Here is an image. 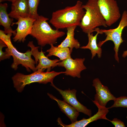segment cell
I'll list each match as a JSON object with an SVG mask.
<instances>
[{"instance_id":"6da1fadb","label":"cell","mask_w":127,"mask_h":127,"mask_svg":"<svg viewBox=\"0 0 127 127\" xmlns=\"http://www.w3.org/2000/svg\"><path fill=\"white\" fill-rule=\"evenodd\" d=\"M83 5L82 2L78 0L73 6H67L53 12L49 23L58 30L79 26L85 13Z\"/></svg>"},{"instance_id":"7a4b0ae2","label":"cell","mask_w":127,"mask_h":127,"mask_svg":"<svg viewBox=\"0 0 127 127\" xmlns=\"http://www.w3.org/2000/svg\"><path fill=\"white\" fill-rule=\"evenodd\" d=\"M49 19L39 15L33 24L30 35L36 39L38 45L43 47L47 44H54L57 39L65 34V32L52 28L47 22Z\"/></svg>"},{"instance_id":"3957f363","label":"cell","mask_w":127,"mask_h":127,"mask_svg":"<svg viewBox=\"0 0 127 127\" xmlns=\"http://www.w3.org/2000/svg\"><path fill=\"white\" fill-rule=\"evenodd\" d=\"M85 10V14L79 26L83 32L87 34L95 32L97 27H107L99 9L97 0H88L86 4L82 5Z\"/></svg>"},{"instance_id":"277c9868","label":"cell","mask_w":127,"mask_h":127,"mask_svg":"<svg viewBox=\"0 0 127 127\" xmlns=\"http://www.w3.org/2000/svg\"><path fill=\"white\" fill-rule=\"evenodd\" d=\"M64 71L56 72L54 71L44 72L37 70L29 75L17 73L12 77L14 87L17 91L21 92L27 85L34 83L46 84L48 83H53L54 79L56 76Z\"/></svg>"},{"instance_id":"5b68a950","label":"cell","mask_w":127,"mask_h":127,"mask_svg":"<svg viewBox=\"0 0 127 127\" xmlns=\"http://www.w3.org/2000/svg\"><path fill=\"white\" fill-rule=\"evenodd\" d=\"M3 41L7 46L6 49L9 54L13 57V62L11 66L12 69L17 70L18 65L20 64L28 72H30L31 70L33 72L36 71L35 62L32 58L31 50H28L24 53H22L18 51L13 45L11 39Z\"/></svg>"},{"instance_id":"8992f818","label":"cell","mask_w":127,"mask_h":127,"mask_svg":"<svg viewBox=\"0 0 127 127\" xmlns=\"http://www.w3.org/2000/svg\"><path fill=\"white\" fill-rule=\"evenodd\" d=\"M126 27H127V11L125 10L123 13L119 25L116 28L108 30H99L103 33L105 34L106 37L104 40L99 42L98 46L101 48L107 41L109 40L112 41L114 45V49L115 52V58L118 62L119 61L118 56L119 48L124 41L122 37V32L124 28Z\"/></svg>"},{"instance_id":"52a82bcc","label":"cell","mask_w":127,"mask_h":127,"mask_svg":"<svg viewBox=\"0 0 127 127\" xmlns=\"http://www.w3.org/2000/svg\"><path fill=\"white\" fill-rule=\"evenodd\" d=\"M97 3L107 26H111L119 19L121 14L116 0H97Z\"/></svg>"},{"instance_id":"ba28073f","label":"cell","mask_w":127,"mask_h":127,"mask_svg":"<svg viewBox=\"0 0 127 127\" xmlns=\"http://www.w3.org/2000/svg\"><path fill=\"white\" fill-rule=\"evenodd\" d=\"M27 46L30 48L32 56L35 59L36 71H44L47 69V71H49L51 68L58 66V63L60 61V60L56 59L51 60L49 59L45 55L42 49L41 51H39V47L36 46L32 41H29Z\"/></svg>"},{"instance_id":"9c48e42d","label":"cell","mask_w":127,"mask_h":127,"mask_svg":"<svg viewBox=\"0 0 127 127\" xmlns=\"http://www.w3.org/2000/svg\"><path fill=\"white\" fill-rule=\"evenodd\" d=\"M84 58H76L73 59L71 57L59 61L58 66L64 67L66 69L65 75L73 77H81L80 73L83 71L87 69L84 64Z\"/></svg>"},{"instance_id":"30bf717a","label":"cell","mask_w":127,"mask_h":127,"mask_svg":"<svg viewBox=\"0 0 127 127\" xmlns=\"http://www.w3.org/2000/svg\"><path fill=\"white\" fill-rule=\"evenodd\" d=\"M36 20L29 17H19L17 22H13L12 26L14 24L17 25L15 30L16 34L13 38V41L15 42H24L26 40L27 36L30 35L33 24Z\"/></svg>"},{"instance_id":"8fae6325","label":"cell","mask_w":127,"mask_h":127,"mask_svg":"<svg viewBox=\"0 0 127 127\" xmlns=\"http://www.w3.org/2000/svg\"><path fill=\"white\" fill-rule=\"evenodd\" d=\"M51 85L59 92L64 101L75 107L79 112L82 113L89 117L91 116V110L80 103L77 99L76 90L69 89L63 90L57 87L53 83L51 84Z\"/></svg>"},{"instance_id":"7c38bea8","label":"cell","mask_w":127,"mask_h":127,"mask_svg":"<svg viewBox=\"0 0 127 127\" xmlns=\"http://www.w3.org/2000/svg\"><path fill=\"white\" fill-rule=\"evenodd\" d=\"M92 85L95 88L96 93L95 95L93 103H96L100 105L106 107L110 101H114L116 98L111 93L108 87L104 85L98 78L94 79Z\"/></svg>"},{"instance_id":"4fadbf2b","label":"cell","mask_w":127,"mask_h":127,"mask_svg":"<svg viewBox=\"0 0 127 127\" xmlns=\"http://www.w3.org/2000/svg\"><path fill=\"white\" fill-rule=\"evenodd\" d=\"M8 14L11 18L17 20L19 17H29V8L28 0H16L12 3L11 10Z\"/></svg>"},{"instance_id":"5bb4252c","label":"cell","mask_w":127,"mask_h":127,"mask_svg":"<svg viewBox=\"0 0 127 127\" xmlns=\"http://www.w3.org/2000/svg\"><path fill=\"white\" fill-rule=\"evenodd\" d=\"M94 103L98 109V111L96 113L88 119L83 118L81 120H77L71 123L70 125L71 127H84L91 122L99 119L108 120V119L106 117L109 111L108 108L102 106L96 103Z\"/></svg>"},{"instance_id":"9a60e30c","label":"cell","mask_w":127,"mask_h":127,"mask_svg":"<svg viewBox=\"0 0 127 127\" xmlns=\"http://www.w3.org/2000/svg\"><path fill=\"white\" fill-rule=\"evenodd\" d=\"M47 95L52 99L57 102L61 111L68 118L71 123L77 121L79 112L75 108L64 100L58 99L52 94L48 93Z\"/></svg>"},{"instance_id":"2e32d148","label":"cell","mask_w":127,"mask_h":127,"mask_svg":"<svg viewBox=\"0 0 127 127\" xmlns=\"http://www.w3.org/2000/svg\"><path fill=\"white\" fill-rule=\"evenodd\" d=\"M8 6L7 3H0V25L4 27V31L6 34H12L14 36L16 31L13 30L11 27L13 19L11 18L8 13Z\"/></svg>"},{"instance_id":"e0dca14e","label":"cell","mask_w":127,"mask_h":127,"mask_svg":"<svg viewBox=\"0 0 127 127\" xmlns=\"http://www.w3.org/2000/svg\"><path fill=\"white\" fill-rule=\"evenodd\" d=\"M77 26L70 27L66 28L67 36L65 39L58 46L61 48H69L71 53L74 48L78 49L80 48V44L78 40L74 37L75 31Z\"/></svg>"},{"instance_id":"ac0fdd59","label":"cell","mask_w":127,"mask_h":127,"mask_svg":"<svg viewBox=\"0 0 127 127\" xmlns=\"http://www.w3.org/2000/svg\"><path fill=\"white\" fill-rule=\"evenodd\" d=\"M97 32L96 34L93 36L91 33L87 34L88 39V42L85 46L80 47L82 49H88L90 50L91 54L92 59L95 56L96 54L99 58H100L102 56V49L98 47L97 43V36L99 34H102L103 33L99 30Z\"/></svg>"},{"instance_id":"d6986e66","label":"cell","mask_w":127,"mask_h":127,"mask_svg":"<svg viewBox=\"0 0 127 127\" xmlns=\"http://www.w3.org/2000/svg\"><path fill=\"white\" fill-rule=\"evenodd\" d=\"M53 45H51L50 48L46 51L48 53L46 56L47 57L52 56H56L59 58L60 61L71 57V53L69 48L59 47L55 46Z\"/></svg>"},{"instance_id":"ffe728a7","label":"cell","mask_w":127,"mask_h":127,"mask_svg":"<svg viewBox=\"0 0 127 127\" xmlns=\"http://www.w3.org/2000/svg\"><path fill=\"white\" fill-rule=\"evenodd\" d=\"M28 1L29 8V17L36 20L39 16L37 10L40 0H28Z\"/></svg>"},{"instance_id":"44dd1931","label":"cell","mask_w":127,"mask_h":127,"mask_svg":"<svg viewBox=\"0 0 127 127\" xmlns=\"http://www.w3.org/2000/svg\"><path fill=\"white\" fill-rule=\"evenodd\" d=\"M113 104L108 109L114 107H123L127 108V97L121 96L116 98L114 100Z\"/></svg>"},{"instance_id":"7402d4cb","label":"cell","mask_w":127,"mask_h":127,"mask_svg":"<svg viewBox=\"0 0 127 127\" xmlns=\"http://www.w3.org/2000/svg\"><path fill=\"white\" fill-rule=\"evenodd\" d=\"M7 47L5 43L2 40L0 39V61L9 58L10 56L9 55L7 51L5 50V52L2 51L4 47Z\"/></svg>"},{"instance_id":"603a6c76","label":"cell","mask_w":127,"mask_h":127,"mask_svg":"<svg viewBox=\"0 0 127 127\" xmlns=\"http://www.w3.org/2000/svg\"><path fill=\"white\" fill-rule=\"evenodd\" d=\"M115 127H125V126L124 122L117 118H114L112 120L108 119Z\"/></svg>"},{"instance_id":"cb8c5ba5","label":"cell","mask_w":127,"mask_h":127,"mask_svg":"<svg viewBox=\"0 0 127 127\" xmlns=\"http://www.w3.org/2000/svg\"><path fill=\"white\" fill-rule=\"evenodd\" d=\"M127 56V50L124 51L122 55V57L125 58Z\"/></svg>"},{"instance_id":"d4e9b609","label":"cell","mask_w":127,"mask_h":127,"mask_svg":"<svg viewBox=\"0 0 127 127\" xmlns=\"http://www.w3.org/2000/svg\"><path fill=\"white\" fill-rule=\"evenodd\" d=\"M16 0H0V2H1L5 1H8L11 2L12 3L15 1Z\"/></svg>"}]
</instances>
